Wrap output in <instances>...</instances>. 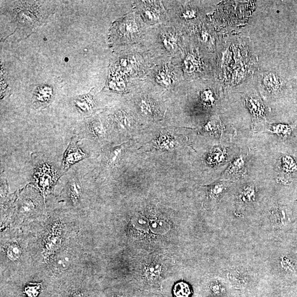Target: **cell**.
<instances>
[{
  "label": "cell",
  "instance_id": "277c9868",
  "mask_svg": "<svg viewBox=\"0 0 297 297\" xmlns=\"http://www.w3.org/2000/svg\"><path fill=\"white\" fill-rule=\"evenodd\" d=\"M133 96L134 102L143 118L157 120L162 116L161 98L164 93L147 78L135 82L128 94Z\"/></svg>",
  "mask_w": 297,
  "mask_h": 297
},
{
  "label": "cell",
  "instance_id": "52a82bcc",
  "mask_svg": "<svg viewBox=\"0 0 297 297\" xmlns=\"http://www.w3.org/2000/svg\"><path fill=\"white\" fill-rule=\"evenodd\" d=\"M133 12L148 26L167 24L168 12L162 1H134Z\"/></svg>",
  "mask_w": 297,
  "mask_h": 297
},
{
  "label": "cell",
  "instance_id": "5b68a950",
  "mask_svg": "<svg viewBox=\"0 0 297 297\" xmlns=\"http://www.w3.org/2000/svg\"><path fill=\"white\" fill-rule=\"evenodd\" d=\"M146 78L163 91L164 95L174 91L185 80L182 72L172 59L152 60Z\"/></svg>",
  "mask_w": 297,
  "mask_h": 297
},
{
  "label": "cell",
  "instance_id": "3957f363",
  "mask_svg": "<svg viewBox=\"0 0 297 297\" xmlns=\"http://www.w3.org/2000/svg\"><path fill=\"white\" fill-rule=\"evenodd\" d=\"M150 26L146 25L134 12L114 21L110 28L108 42L114 52L138 45Z\"/></svg>",
  "mask_w": 297,
  "mask_h": 297
},
{
  "label": "cell",
  "instance_id": "8fae6325",
  "mask_svg": "<svg viewBox=\"0 0 297 297\" xmlns=\"http://www.w3.org/2000/svg\"><path fill=\"white\" fill-rule=\"evenodd\" d=\"M71 256L69 252L63 250L58 252L52 260V266L55 270L62 272L68 270L71 264Z\"/></svg>",
  "mask_w": 297,
  "mask_h": 297
},
{
  "label": "cell",
  "instance_id": "603a6c76",
  "mask_svg": "<svg viewBox=\"0 0 297 297\" xmlns=\"http://www.w3.org/2000/svg\"><path fill=\"white\" fill-rule=\"evenodd\" d=\"M221 128V124L216 118H213L209 120L204 126L205 130L212 134L217 133Z\"/></svg>",
  "mask_w": 297,
  "mask_h": 297
},
{
  "label": "cell",
  "instance_id": "ac0fdd59",
  "mask_svg": "<svg viewBox=\"0 0 297 297\" xmlns=\"http://www.w3.org/2000/svg\"><path fill=\"white\" fill-rule=\"evenodd\" d=\"M124 144L112 148L110 151L108 156V162L109 166L116 164L122 156Z\"/></svg>",
  "mask_w": 297,
  "mask_h": 297
},
{
  "label": "cell",
  "instance_id": "4fadbf2b",
  "mask_svg": "<svg viewBox=\"0 0 297 297\" xmlns=\"http://www.w3.org/2000/svg\"><path fill=\"white\" fill-rule=\"evenodd\" d=\"M112 117L114 124L120 128L125 130L131 125L132 115L125 109L120 108L116 110Z\"/></svg>",
  "mask_w": 297,
  "mask_h": 297
},
{
  "label": "cell",
  "instance_id": "484cf974",
  "mask_svg": "<svg viewBox=\"0 0 297 297\" xmlns=\"http://www.w3.org/2000/svg\"><path fill=\"white\" fill-rule=\"evenodd\" d=\"M244 162L243 159L242 158L236 159L234 164L231 165V166L230 168L229 172L230 173L238 172V170L242 168V166H244Z\"/></svg>",
  "mask_w": 297,
  "mask_h": 297
},
{
  "label": "cell",
  "instance_id": "ba28073f",
  "mask_svg": "<svg viewBox=\"0 0 297 297\" xmlns=\"http://www.w3.org/2000/svg\"><path fill=\"white\" fill-rule=\"evenodd\" d=\"M86 154L82 151L74 141H72L64 154L63 165L64 168H68L72 165L86 158Z\"/></svg>",
  "mask_w": 297,
  "mask_h": 297
},
{
  "label": "cell",
  "instance_id": "7c38bea8",
  "mask_svg": "<svg viewBox=\"0 0 297 297\" xmlns=\"http://www.w3.org/2000/svg\"><path fill=\"white\" fill-rule=\"evenodd\" d=\"M52 93L51 86L45 85L38 87L34 92V102L40 106H46L51 102Z\"/></svg>",
  "mask_w": 297,
  "mask_h": 297
},
{
  "label": "cell",
  "instance_id": "d4e9b609",
  "mask_svg": "<svg viewBox=\"0 0 297 297\" xmlns=\"http://www.w3.org/2000/svg\"><path fill=\"white\" fill-rule=\"evenodd\" d=\"M283 162L284 168L287 172H294L296 169V164L290 158L286 156V158H284Z\"/></svg>",
  "mask_w": 297,
  "mask_h": 297
},
{
  "label": "cell",
  "instance_id": "cb8c5ba5",
  "mask_svg": "<svg viewBox=\"0 0 297 297\" xmlns=\"http://www.w3.org/2000/svg\"><path fill=\"white\" fill-rule=\"evenodd\" d=\"M272 132L282 136H289L292 132V128L290 126L278 124L273 126Z\"/></svg>",
  "mask_w": 297,
  "mask_h": 297
},
{
  "label": "cell",
  "instance_id": "6da1fadb",
  "mask_svg": "<svg viewBox=\"0 0 297 297\" xmlns=\"http://www.w3.org/2000/svg\"><path fill=\"white\" fill-rule=\"evenodd\" d=\"M54 2H11L4 14H6L14 26L12 34L19 40L30 36L46 24L54 10Z\"/></svg>",
  "mask_w": 297,
  "mask_h": 297
},
{
  "label": "cell",
  "instance_id": "7402d4cb",
  "mask_svg": "<svg viewBox=\"0 0 297 297\" xmlns=\"http://www.w3.org/2000/svg\"><path fill=\"white\" fill-rule=\"evenodd\" d=\"M6 254L10 260H18L21 256L20 246L16 244H10L7 247Z\"/></svg>",
  "mask_w": 297,
  "mask_h": 297
},
{
  "label": "cell",
  "instance_id": "30bf717a",
  "mask_svg": "<svg viewBox=\"0 0 297 297\" xmlns=\"http://www.w3.org/2000/svg\"><path fill=\"white\" fill-rule=\"evenodd\" d=\"M92 92L93 90L88 94L80 96L75 99L76 106L82 113L90 114L94 110L96 102Z\"/></svg>",
  "mask_w": 297,
  "mask_h": 297
},
{
  "label": "cell",
  "instance_id": "7a4b0ae2",
  "mask_svg": "<svg viewBox=\"0 0 297 297\" xmlns=\"http://www.w3.org/2000/svg\"><path fill=\"white\" fill-rule=\"evenodd\" d=\"M140 44L152 60L172 59L176 62L183 56L186 38L174 27L159 24L148 28Z\"/></svg>",
  "mask_w": 297,
  "mask_h": 297
},
{
  "label": "cell",
  "instance_id": "e0dca14e",
  "mask_svg": "<svg viewBox=\"0 0 297 297\" xmlns=\"http://www.w3.org/2000/svg\"><path fill=\"white\" fill-rule=\"evenodd\" d=\"M174 297H190L192 290L190 286L184 282L176 284L172 288Z\"/></svg>",
  "mask_w": 297,
  "mask_h": 297
},
{
  "label": "cell",
  "instance_id": "9a60e30c",
  "mask_svg": "<svg viewBox=\"0 0 297 297\" xmlns=\"http://www.w3.org/2000/svg\"><path fill=\"white\" fill-rule=\"evenodd\" d=\"M263 84L266 89L272 93L278 92L282 87V82L278 77L273 74H269L264 76Z\"/></svg>",
  "mask_w": 297,
  "mask_h": 297
},
{
  "label": "cell",
  "instance_id": "f1b7e54d",
  "mask_svg": "<svg viewBox=\"0 0 297 297\" xmlns=\"http://www.w3.org/2000/svg\"><path fill=\"white\" fill-rule=\"evenodd\" d=\"M146 297H156V296H146Z\"/></svg>",
  "mask_w": 297,
  "mask_h": 297
},
{
  "label": "cell",
  "instance_id": "5bb4252c",
  "mask_svg": "<svg viewBox=\"0 0 297 297\" xmlns=\"http://www.w3.org/2000/svg\"><path fill=\"white\" fill-rule=\"evenodd\" d=\"M246 101L247 106L252 114L256 117L264 116V106L260 98L250 96L247 98Z\"/></svg>",
  "mask_w": 297,
  "mask_h": 297
},
{
  "label": "cell",
  "instance_id": "83f0119b",
  "mask_svg": "<svg viewBox=\"0 0 297 297\" xmlns=\"http://www.w3.org/2000/svg\"><path fill=\"white\" fill-rule=\"evenodd\" d=\"M223 190V186L220 184H217L212 187L210 190V196H214L218 195Z\"/></svg>",
  "mask_w": 297,
  "mask_h": 297
},
{
  "label": "cell",
  "instance_id": "4316f807",
  "mask_svg": "<svg viewBox=\"0 0 297 297\" xmlns=\"http://www.w3.org/2000/svg\"><path fill=\"white\" fill-rule=\"evenodd\" d=\"M32 203L30 201L27 200L24 202L22 206V210L24 212H28L32 210Z\"/></svg>",
  "mask_w": 297,
  "mask_h": 297
},
{
  "label": "cell",
  "instance_id": "9c48e42d",
  "mask_svg": "<svg viewBox=\"0 0 297 297\" xmlns=\"http://www.w3.org/2000/svg\"><path fill=\"white\" fill-rule=\"evenodd\" d=\"M37 183L44 192L50 187L54 178V173L48 164H44L35 174Z\"/></svg>",
  "mask_w": 297,
  "mask_h": 297
},
{
  "label": "cell",
  "instance_id": "ffe728a7",
  "mask_svg": "<svg viewBox=\"0 0 297 297\" xmlns=\"http://www.w3.org/2000/svg\"><path fill=\"white\" fill-rule=\"evenodd\" d=\"M92 133L98 138H102L104 136V128L100 120H94L90 124Z\"/></svg>",
  "mask_w": 297,
  "mask_h": 297
},
{
  "label": "cell",
  "instance_id": "d6986e66",
  "mask_svg": "<svg viewBox=\"0 0 297 297\" xmlns=\"http://www.w3.org/2000/svg\"><path fill=\"white\" fill-rule=\"evenodd\" d=\"M42 290V283H30L24 288V294L28 297H37Z\"/></svg>",
  "mask_w": 297,
  "mask_h": 297
},
{
  "label": "cell",
  "instance_id": "2e32d148",
  "mask_svg": "<svg viewBox=\"0 0 297 297\" xmlns=\"http://www.w3.org/2000/svg\"><path fill=\"white\" fill-rule=\"evenodd\" d=\"M202 103L206 107H211L216 103V96L212 88L204 86L200 91Z\"/></svg>",
  "mask_w": 297,
  "mask_h": 297
},
{
  "label": "cell",
  "instance_id": "8992f818",
  "mask_svg": "<svg viewBox=\"0 0 297 297\" xmlns=\"http://www.w3.org/2000/svg\"><path fill=\"white\" fill-rule=\"evenodd\" d=\"M184 36L186 46L183 56L172 62L180 68L185 80L192 81L205 71V64L199 51L194 48L190 38Z\"/></svg>",
  "mask_w": 297,
  "mask_h": 297
},
{
  "label": "cell",
  "instance_id": "44dd1931",
  "mask_svg": "<svg viewBox=\"0 0 297 297\" xmlns=\"http://www.w3.org/2000/svg\"><path fill=\"white\" fill-rule=\"evenodd\" d=\"M82 186L78 181L72 182L70 186V196L73 202H78L81 196Z\"/></svg>",
  "mask_w": 297,
  "mask_h": 297
}]
</instances>
